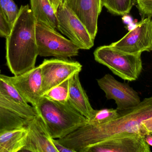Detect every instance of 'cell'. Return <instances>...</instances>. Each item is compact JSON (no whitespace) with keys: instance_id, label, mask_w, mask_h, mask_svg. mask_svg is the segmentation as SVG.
Here are the masks:
<instances>
[{"instance_id":"obj_9","label":"cell","mask_w":152,"mask_h":152,"mask_svg":"<svg viewBox=\"0 0 152 152\" xmlns=\"http://www.w3.org/2000/svg\"><path fill=\"white\" fill-rule=\"evenodd\" d=\"M100 88L108 100H113L118 111L129 109L141 102L138 93L127 83L119 82L109 74L97 79Z\"/></svg>"},{"instance_id":"obj_26","label":"cell","mask_w":152,"mask_h":152,"mask_svg":"<svg viewBox=\"0 0 152 152\" xmlns=\"http://www.w3.org/2000/svg\"><path fill=\"white\" fill-rule=\"evenodd\" d=\"M53 142L54 146L57 149L58 152H75V151L73 150L67 148L61 144L58 141V140H55V139L53 138Z\"/></svg>"},{"instance_id":"obj_18","label":"cell","mask_w":152,"mask_h":152,"mask_svg":"<svg viewBox=\"0 0 152 152\" xmlns=\"http://www.w3.org/2000/svg\"><path fill=\"white\" fill-rule=\"evenodd\" d=\"M101 3L109 12L118 16L127 15L134 4V0H101Z\"/></svg>"},{"instance_id":"obj_13","label":"cell","mask_w":152,"mask_h":152,"mask_svg":"<svg viewBox=\"0 0 152 152\" xmlns=\"http://www.w3.org/2000/svg\"><path fill=\"white\" fill-rule=\"evenodd\" d=\"M145 137L137 134L109 139L87 148L84 152H151Z\"/></svg>"},{"instance_id":"obj_8","label":"cell","mask_w":152,"mask_h":152,"mask_svg":"<svg viewBox=\"0 0 152 152\" xmlns=\"http://www.w3.org/2000/svg\"><path fill=\"white\" fill-rule=\"evenodd\" d=\"M42 96L46 92L70 78L76 73H80L82 66L77 61L68 59H45L42 64Z\"/></svg>"},{"instance_id":"obj_1","label":"cell","mask_w":152,"mask_h":152,"mask_svg":"<svg viewBox=\"0 0 152 152\" xmlns=\"http://www.w3.org/2000/svg\"><path fill=\"white\" fill-rule=\"evenodd\" d=\"M118 112V117L110 122L99 126L86 124L75 131L73 138L77 149L83 151L98 143L131 134L144 137L142 123L152 117V96L131 109Z\"/></svg>"},{"instance_id":"obj_24","label":"cell","mask_w":152,"mask_h":152,"mask_svg":"<svg viewBox=\"0 0 152 152\" xmlns=\"http://www.w3.org/2000/svg\"><path fill=\"white\" fill-rule=\"evenodd\" d=\"M11 27L0 4V36L6 38L10 31Z\"/></svg>"},{"instance_id":"obj_5","label":"cell","mask_w":152,"mask_h":152,"mask_svg":"<svg viewBox=\"0 0 152 152\" xmlns=\"http://www.w3.org/2000/svg\"><path fill=\"white\" fill-rule=\"evenodd\" d=\"M36 38L38 55L67 59L78 55L79 48L55 29L37 22Z\"/></svg>"},{"instance_id":"obj_23","label":"cell","mask_w":152,"mask_h":152,"mask_svg":"<svg viewBox=\"0 0 152 152\" xmlns=\"http://www.w3.org/2000/svg\"><path fill=\"white\" fill-rule=\"evenodd\" d=\"M134 4L142 19L147 17L152 18V0H134Z\"/></svg>"},{"instance_id":"obj_16","label":"cell","mask_w":152,"mask_h":152,"mask_svg":"<svg viewBox=\"0 0 152 152\" xmlns=\"http://www.w3.org/2000/svg\"><path fill=\"white\" fill-rule=\"evenodd\" d=\"M28 130L26 126L0 132V152L20 151L26 145Z\"/></svg>"},{"instance_id":"obj_11","label":"cell","mask_w":152,"mask_h":152,"mask_svg":"<svg viewBox=\"0 0 152 152\" xmlns=\"http://www.w3.org/2000/svg\"><path fill=\"white\" fill-rule=\"evenodd\" d=\"M37 114L34 107L26 108L18 105L0 92V132L26 126Z\"/></svg>"},{"instance_id":"obj_3","label":"cell","mask_w":152,"mask_h":152,"mask_svg":"<svg viewBox=\"0 0 152 152\" xmlns=\"http://www.w3.org/2000/svg\"><path fill=\"white\" fill-rule=\"evenodd\" d=\"M35 108L54 139L63 138L87 123L69 101L61 103L42 96Z\"/></svg>"},{"instance_id":"obj_25","label":"cell","mask_w":152,"mask_h":152,"mask_svg":"<svg viewBox=\"0 0 152 152\" xmlns=\"http://www.w3.org/2000/svg\"><path fill=\"white\" fill-rule=\"evenodd\" d=\"M142 131L144 137L145 135L147 134H152V117L142 121Z\"/></svg>"},{"instance_id":"obj_19","label":"cell","mask_w":152,"mask_h":152,"mask_svg":"<svg viewBox=\"0 0 152 152\" xmlns=\"http://www.w3.org/2000/svg\"><path fill=\"white\" fill-rule=\"evenodd\" d=\"M0 92L9 100L20 106L30 108L28 103L24 99L17 89L3 77L0 73Z\"/></svg>"},{"instance_id":"obj_2","label":"cell","mask_w":152,"mask_h":152,"mask_svg":"<svg viewBox=\"0 0 152 152\" xmlns=\"http://www.w3.org/2000/svg\"><path fill=\"white\" fill-rule=\"evenodd\" d=\"M37 21L28 4L21 5L5 42L6 64L14 76L35 67L38 56L36 38Z\"/></svg>"},{"instance_id":"obj_22","label":"cell","mask_w":152,"mask_h":152,"mask_svg":"<svg viewBox=\"0 0 152 152\" xmlns=\"http://www.w3.org/2000/svg\"><path fill=\"white\" fill-rule=\"evenodd\" d=\"M0 4L12 26L18 15L20 8L19 9L13 0H0Z\"/></svg>"},{"instance_id":"obj_15","label":"cell","mask_w":152,"mask_h":152,"mask_svg":"<svg viewBox=\"0 0 152 152\" xmlns=\"http://www.w3.org/2000/svg\"><path fill=\"white\" fill-rule=\"evenodd\" d=\"M79 73H76L69 79L68 101L77 111L88 120L93 116L95 109L91 106L80 84Z\"/></svg>"},{"instance_id":"obj_20","label":"cell","mask_w":152,"mask_h":152,"mask_svg":"<svg viewBox=\"0 0 152 152\" xmlns=\"http://www.w3.org/2000/svg\"><path fill=\"white\" fill-rule=\"evenodd\" d=\"M119 113L116 109H104L95 110L94 114L86 124L92 126H99L110 122L118 117Z\"/></svg>"},{"instance_id":"obj_28","label":"cell","mask_w":152,"mask_h":152,"mask_svg":"<svg viewBox=\"0 0 152 152\" xmlns=\"http://www.w3.org/2000/svg\"><path fill=\"white\" fill-rule=\"evenodd\" d=\"M145 142L150 146H152V134H147L145 136Z\"/></svg>"},{"instance_id":"obj_6","label":"cell","mask_w":152,"mask_h":152,"mask_svg":"<svg viewBox=\"0 0 152 152\" xmlns=\"http://www.w3.org/2000/svg\"><path fill=\"white\" fill-rule=\"evenodd\" d=\"M57 29L66 36L81 50H89L94 45V40L87 29L75 13L62 2L57 10Z\"/></svg>"},{"instance_id":"obj_10","label":"cell","mask_w":152,"mask_h":152,"mask_svg":"<svg viewBox=\"0 0 152 152\" xmlns=\"http://www.w3.org/2000/svg\"><path fill=\"white\" fill-rule=\"evenodd\" d=\"M2 76L18 90L28 103L34 108L36 107L42 96L41 65L18 76H9L2 74Z\"/></svg>"},{"instance_id":"obj_21","label":"cell","mask_w":152,"mask_h":152,"mask_svg":"<svg viewBox=\"0 0 152 152\" xmlns=\"http://www.w3.org/2000/svg\"><path fill=\"white\" fill-rule=\"evenodd\" d=\"M69 79L51 89L43 96L55 101L65 104L68 102Z\"/></svg>"},{"instance_id":"obj_7","label":"cell","mask_w":152,"mask_h":152,"mask_svg":"<svg viewBox=\"0 0 152 152\" xmlns=\"http://www.w3.org/2000/svg\"><path fill=\"white\" fill-rule=\"evenodd\" d=\"M110 45L125 53L142 54L152 51V18H143L122 38Z\"/></svg>"},{"instance_id":"obj_14","label":"cell","mask_w":152,"mask_h":152,"mask_svg":"<svg viewBox=\"0 0 152 152\" xmlns=\"http://www.w3.org/2000/svg\"><path fill=\"white\" fill-rule=\"evenodd\" d=\"M85 25L95 39L98 30V19L102 8L97 0H62Z\"/></svg>"},{"instance_id":"obj_27","label":"cell","mask_w":152,"mask_h":152,"mask_svg":"<svg viewBox=\"0 0 152 152\" xmlns=\"http://www.w3.org/2000/svg\"><path fill=\"white\" fill-rule=\"evenodd\" d=\"M55 11L57 12L58 7L62 2V0H49Z\"/></svg>"},{"instance_id":"obj_12","label":"cell","mask_w":152,"mask_h":152,"mask_svg":"<svg viewBox=\"0 0 152 152\" xmlns=\"http://www.w3.org/2000/svg\"><path fill=\"white\" fill-rule=\"evenodd\" d=\"M28 130L26 145L20 151L58 152L43 119L39 114L26 126Z\"/></svg>"},{"instance_id":"obj_17","label":"cell","mask_w":152,"mask_h":152,"mask_svg":"<svg viewBox=\"0 0 152 152\" xmlns=\"http://www.w3.org/2000/svg\"><path fill=\"white\" fill-rule=\"evenodd\" d=\"M31 10L37 23L56 29L58 26L57 13L49 0H30Z\"/></svg>"},{"instance_id":"obj_4","label":"cell","mask_w":152,"mask_h":152,"mask_svg":"<svg viewBox=\"0 0 152 152\" xmlns=\"http://www.w3.org/2000/svg\"><path fill=\"white\" fill-rule=\"evenodd\" d=\"M94 54L97 62L106 66L124 80L135 81L142 70V54L125 53L110 45L96 48Z\"/></svg>"}]
</instances>
